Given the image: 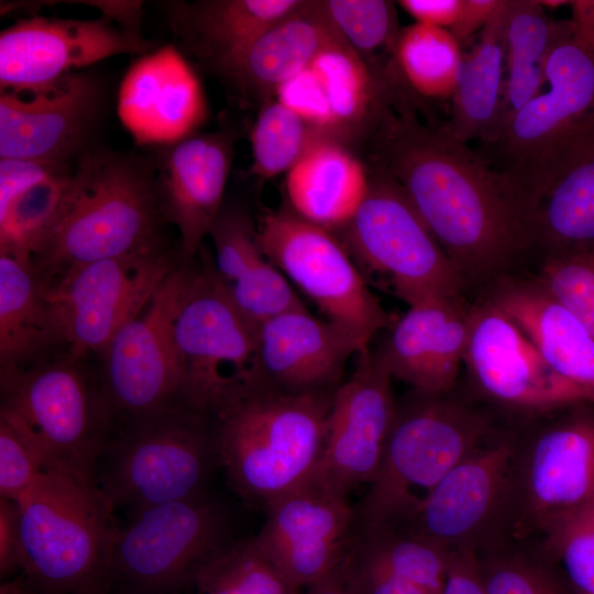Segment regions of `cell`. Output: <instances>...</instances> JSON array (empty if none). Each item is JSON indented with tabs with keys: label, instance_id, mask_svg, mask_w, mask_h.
I'll return each mask as SVG.
<instances>
[{
	"label": "cell",
	"instance_id": "2e32d148",
	"mask_svg": "<svg viewBox=\"0 0 594 594\" xmlns=\"http://www.w3.org/2000/svg\"><path fill=\"white\" fill-rule=\"evenodd\" d=\"M255 538L260 548L298 590L338 570L354 531L348 497L314 474L271 502Z\"/></svg>",
	"mask_w": 594,
	"mask_h": 594
},
{
	"label": "cell",
	"instance_id": "e0dca14e",
	"mask_svg": "<svg viewBox=\"0 0 594 594\" xmlns=\"http://www.w3.org/2000/svg\"><path fill=\"white\" fill-rule=\"evenodd\" d=\"M356 358L351 376L333 393L323 452L314 473L345 497L375 480L396 409L392 376L376 352L369 346Z\"/></svg>",
	"mask_w": 594,
	"mask_h": 594
},
{
	"label": "cell",
	"instance_id": "83f0119b",
	"mask_svg": "<svg viewBox=\"0 0 594 594\" xmlns=\"http://www.w3.org/2000/svg\"><path fill=\"white\" fill-rule=\"evenodd\" d=\"M298 0H204L169 2L175 36L196 59L222 73L275 23L296 11Z\"/></svg>",
	"mask_w": 594,
	"mask_h": 594
},
{
	"label": "cell",
	"instance_id": "9c48e42d",
	"mask_svg": "<svg viewBox=\"0 0 594 594\" xmlns=\"http://www.w3.org/2000/svg\"><path fill=\"white\" fill-rule=\"evenodd\" d=\"M370 173L369 193L339 232L359 270L383 277L410 306L458 298L469 286L400 186Z\"/></svg>",
	"mask_w": 594,
	"mask_h": 594
},
{
	"label": "cell",
	"instance_id": "f1b7e54d",
	"mask_svg": "<svg viewBox=\"0 0 594 594\" xmlns=\"http://www.w3.org/2000/svg\"><path fill=\"white\" fill-rule=\"evenodd\" d=\"M543 257L594 252V130L569 153L528 208Z\"/></svg>",
	"mask_w": 594,
	"mask_h": 594
},
{
	"label": "cell",
	"instance_id": "30bf717a",
	"mask_svg": "<svg viewBox=\"0 0 594 594\" xmlns=\"http://www.w3.org/2000/svg\"><path fill=\"white\" fill-rule=\"evenodd\" d=\"M173 336L182 372L178 403L211 415L254 382L256 327L230 300L211 258L195 268L188 263Z\"/></svg>",
	"mask_w": 594,
	"mask_h": 594
},
{
	"label": "cell",
	"instance_id": "9f6ffc18",
	"mask_svg": "<svg viewBox=\"0 0 594 594\" xmlns=\"http://www.w3.org/2000/svg\"><path fill=\"white\" fill-rule=\"evenodd\" d=\"M539 3L544 8L556 9L558 7H561L565 3H569V1L564 0H539Z\"/></svg>",
	"mask_w": 594,
	"mask_h": 594
},
{
	"label": "cell",
	"instance_id": "db71d44e",
	"mask_svg": "<svg viewBox=\"0 0 594 594\" xmlns=\"http://www.w3.org/2000/svg\"><path fill=\"white\" fill-rule=\"evenodd\" d=\"M305 594H349L337 571L306 588Z\"/></svg>",
	"mask_w": 594,
	"mask_h": 594
},
{
	"label": "cell",
	"instance_id": "ba28073f",
	"mask_svg": "<svg viewBox=\"0 0 594 594\" xmlns=\"http://www.w3.org/2000/svg\"><path fill=\"white\" fill-rule=\"evenodd\" d=\"M97 466L96 486L108 507L144 508L205 491L217 462L210 417L180 403L127 418Z\"/></svg>",
	"mask_w": 594,
	"mask_h": 594
},
{
	"label": "cell",
	"instance_id": "f546056e",
	"mask_svg": "<svg viewBox=\"0 0 594 594\" xmlns=\"http://www.w3.org/2000/svg\"><path fill=\"white\" fill-rule=\"evenodd\" d=\"M342 37L322 1H304L257 37L222 76L244 94L260 98L275 95L322 50Z\"/></svg>",
	"mask_w": 594,
	"mask_h": 594
},
{
	"label": "cell",
	"instance_id": "4316f807",
	"mask_svg": "<svg viewBox=\"0 0 594 594\" xmlns=\"http://www.w3.org/2000/svg\"><path fill=\"white\" fill-rule=\"evenodd\" d=\"M524 491L542 528L594 497V416H574L538 436L526 462Z\"/></svg>",
	"mask_w": 594,
	"mask_h": 594
},
{
	"label": "cell",
	"instance_id": "ab89813d",
	"mask_svg": "<svg viewBox=\"0 0 594 594\" xmlns=\"http://www.w3.org/2000/svg\"><path fill=\"white\" fill-rule=\"evenodd\" d=\"M252 170L261 178L287 172L319 138L310 125L279 100L266 102L251 131Z\"/></svg>",
	"mask_w": 594,
	"mask_h": 594
},
{
	"label": "cell",
	"instance_id": "4fadbf2b",
	"mask_svg": "<svg viewBox=\"0 0 594 594\" xmlns=\"http://www.w3.org/2000/svg\"><path fill=\"white\" fill-rule=\"evenodd\" d=\"M177 265L162 249L73 266L40 283L67 353L103 351Z\"/></svg>",
	"mask_w": 594,
	"mask_h": 594
},
{
	"label": "cell",
	"instance_id": "d4e9b609",
	"mask_svg": "<svg viewBox=\"0 0 594 594\" xmlns=\"http://www.w3.org/2000/svg\"><path fill=\"white\" fill-rule=\"evenodd\" d=\"M388 330L375 352L392 378L429 395L453 389L469 338V308L460 297L410 306Z\"/></svg>",
	"mask_w": 594,
	"mask_h": 594
},
{
	"label": "cell",
	"instance_id": "60d3db41",
	"mask_svg": "<svg viewBox=\"0 0 594 594\" xmlns=\"http://www.w3.org/2000/svg\"><path fill=\"white\" fill-rule=\"evenodd\" d=\"M571 583L594 594V497L543 528Z\"/></svg>",
	"mask_w": 594,
	"mask_h": 594
},
{
	"label": "cell",
	"instance_id": "f5cc1de1",
	"mask_svg": "<svg viewBox=\"0 0 594 594\" xmlns=\"http://www.w3.org/2000/svg\"><path fill=\"white\" fill-rule=\"evenodd\" d=\"M572 9L570 19L574 37L594 50V0L569 1Z\"/></svg>",
	"mask_w": 594,
	"mask_h": 594
},
{
	"label": "cell",
	"instance_id": "7a4b0ae2",
	"mask_svg": "<svg viewBox=\"0 0 594 594\" xmlns=\"http://www.w3.org/2000/svg\"><path fill=\"white\" fill-rule=\"evenodd\" d=\"M333 393L292 394L253 382L209 415L216 460L245 504L264 510L315 473Z\"/></svg>",
	"mask_w": 594,
	"mask_h": 594
},
{
	"label": "cell",
	"instance_id": "d590c367",
	"mask_svg": "<svg viewBox=\"0 0 594 594\" xmlns=\"http://www.w3.org/2000/svg\"><path fill=\"white\" fill-rule=\"evenodd\" d=\"M394 53L402 76L414 91L426 98L451 99L463 54L448 29L417 22L408 25L398 32Z\"/></svg>",
	"mask_w": 594,
	"mask_h": 594
},
{
	"label": "cell",
	"instance_id": "816d5d0a",
	"mask_svg": "<svg viewBox=\"0 0 594 594\" xmlns=\"http://www.w3.org/2000/svg\"><path fill=\"white\" fill-rule=\"evenodd\" d=\"M501 2L502 0H462L458 19L449 31L462 44L488 23Z\"/></svg>",
	"mask_w": 594,
	"mask_h": 594
},
{
	"label": "cell",
	"instance_id": "c3c4849f",
	"mask_svg": "<svg viewBox=\"0 0 594 594\" xmlns=\"http://www.w3.org/2000/svg\"><path fill=\"white\" fill-rule=\"evenodd\" d=\"M441 594H487L480 562L470 547L452 550Z\"/></svg>",
	"mask_w": 594,
	"mask_h": 594
},
{
	"label": "cell",
	"instance_id": "1f68e13d",
	"mask_svg": "<svg viewBox=\"0 0 594 594\" xmlns=\"http://www.w3.org/2000/svg\"><path fill=\"white\" fill-rule=\"evenodd\" d=\"M507 8L508 0H502L475 44L463 55L446 124L465 143L481 140L486 145L496 132L504 85Z\"/></svg>",
	"mask_w": 594,
	"mask_h": 594
},
{
	"label": "cell",
	"instance_id": "f35d334b",
	"mask_svg": "<svg viewBox=\"0 0 594 594\" xmlns=\"http://www.w3.org/2000/svg\"><path fill=\"white\" fill-rule=\"evenodd\" d=\"M209 237L215 249L212 270L229 296L253 287L275 270L261 249L257 228L244 211L222 208Z\"/></svg>",
	"mask_w": 594,
	"mask_h": 594
},
{
	"label": "cell",
	"instance_id": "681fc988",
	"mask_svg": "<svg viewBox=\"0 0 594 594\" xmlns=\"http://www.w3.org/2000/svg\"><path fill=\"white\" fill-rule=\"evenodd\" d=\"M21 571V535L19 506L0 498V575L8 578Z\"/></svg>",
	"mask_w": 594,
	"mask_h": 594
},
{
	"label": "cell",
	"instance_id": "f6af8a7d",
	"mask_svg": "<svg viewBox=\"0 0 594 594\" xmlns=\"http://www.w3.org/2000/svg\"><path fill=\"white\" fill-rule=\"evenodd\" d=\"M487 594H557L542 572L517 559L480 563Z\"/></svg>",
	"mask_w": 594,
	"mask_h": 594
},
{
	"label": "cell",
	"instance_id": "bcb514c9",
	"mask_svg": "<svg viewBox=\"0 0 594 594\" xmlns=\"http://www.w3.org/2000/svg\"><path fill=\"white\" fill-rule=\"evenodd\" d=\"M349 594H432L424 587L346 556L337 570Z\"/></svg>",
	"mask_w": 594,
	"mask_h": 594
},
{
	"label": "cell",
	"instance_id": "ee69618b",
	"mask_svg": "<svg viewBox=\"0 0 594 594\" xmlns=\"http://www.w3.org/2000/svg\"><path fill=\"white\" fill-rule=\"evenodd\" d=\"M42 472L32 448L11 425L0 419V498L16 502Z\"/></svg>",
	"mask_w": 594,
	"mask_h": 594
},
{
	"label": "cell",
	"instance_id": "5b68a950",
	"mask_svg": "<svg viewBox=\"0 0 594 594\" xmlns=\"http://www.w3.org/2000/svg\"><path fill=\"white\" fill-rule=\"evenodd\" d=\"M16 503L21 574L42 594H107L118 526L98 488L43 471Z\"/></svg>",
	"mask_w": 594,
	"mask_h": 594
},
{
	"label": "cell",
	"instance_id": "d6a6232c",
	"mask_svg": "<svg viewBox=\"0 0 594 594\" xmlns=\"http://www.w3.org/2000/svg\"><path fill=\"white\" fill-rule=\"evenodd\" d=\"M58 336L30 260L0 253L1 373L25 369Z\"/></svg>",
	"mask_w": 594,
	"mask_h": 594
},
{
	"label": "cell",
	"instance_id": "277c9868",
	"mask_svg": "<svg viewBox=\"0 0 594 594\" xmlns=\"http://www.w3.org/2000/svg\"><path fill=\"white\" fill-rule=\"evenodd\" d=\"M450 393L429 395L411 389L396 402L380 471L353 507L354 528L398 526L457 464L482 446L490 432L488 419Z\"/></svg>",
	"mask_w": 594,
	"mask_h": 594
},
{
	"label": "cell",
	"instance_id": "9a60e30c",
	"mask_svg": "<svg viewBox=\"0 0 594 594\" xmlns=\"http://www.w3.org/2000/svg\"><path fill=\"white\" fill-rule=\"evenodd\" d=\"M463 363L487 397L510 408L546 413L590 403L544 360L517 324L485 298L469 308Z\"/></svg>",
	"mask_w": 594,
	"mask_h": 594
},
{
	"label": "cell",
	"instance_id": "52a82bcc",
	"mask_svg": "<svg viewBox=\"0 0 594 594\" xmlns=\"http://www.w3.org/2000/svg\"><path fill=\"white\" fill-rule=\"evenodd\" d=\"M594 130V50L558 22L541 91L486 145L485 158L519 188L527 209L575 145ZM482 155V156H488Z\"/></svg>",
	"mask_w": 594,
	"mask_h": 594
},
{
	"label": "cell",
	"instance_id": "6da1fadb",
	"mask_svg": "<svg viewBox=\"0 0 594 594\" xmlns=\"http://www.w3.org/2000/svg\"><path fill=\"white\" fill-rule=\"evenodd\" d=\"M365 136L374 168L400 186L468 285L512 275L534 250L519 188L447 124L386 103Z\"/></svg>",
	"mask_w": 594,
	"mask_h": 594
},
{
	"label": "cell",
	"instance_id": "f907efd6",
	"mask_svg": "<svg viewBox=\"0 0 594 594\" xmlns=\"http://www.w3.org/2000/svg\"><path fill=\"white\" fill-rule=\"evenodd\" d=\"M398 3L417 23L450 29L458 19L462 0H402Z\"/></svg>",
	"mask_w": 594,
	"mask_h": 594
},
{
	"label": "cell",
	"instance_id": "7dc6e473",
	"mask_svg": "<svg viewBox=\"0 0 594 594\" xmlns=\"http://www.w3.org/2000/svg\"><path fill=\"white\" fill-rule=\"evenodd\" d=\"M68 164H54L25 158L0 160V204L41 182Z\"/></svg>",
	"mask_w": 594,
	"mask_h": 594
},
{
	"label": "cell",
	"instance_id": "8d00e7d4",
	"mask_svg": "<svg viewBox=\"0 0 594 594\" xmlns=\"http://www.w3.org/2000/svg\"><path fill=\"white\" fill-rule=\"evenodd\" d=\"M191 594H300L255 538L229 542L195 573Z\"/></svg>",
	"mask_w": 594,
	"mask_h": 594
},
{
	"label": "cell",
	"instance_id": "7402d4cb",
	"mask_svg": "<svg viewBox=\"0 0 594 594\" xmlns=\"http://www.w3.org/2000/svg\"><path fill=\"white\" fill-rule=\"evenodd\" d=\"M232 161V136L223 132L193 134L164 146L155 185L164 220L179 234L182 263H190L222 210Z\"/></svg>",
	"mask_w": 594,
	"mask_h": 594
},
{
	"label": "cell",
	"instance_id": "8992f818",
	"mask_svg": "<svg viewBox=\"0 0 594 594\" xmlns=\"http://www.w3.org/2000/svg\"><path fill=\"white\" fill-rule=\"evenodd\" d=\"M113 410L76 359L1 373L0 419L32 448L43 471L96 487Z\"/></svg>",
	"mask_w": 594,
	"mask_h": 594
},
{
	"label": "cell",
	"instance_id": "44dd1931",
	"mask_svg": "<svg viewBox=\"0 0 594 594\" xmlns=\"http://www.w3.org/2000/svg\"><path fill=\"white\" fill-rule=\"evenodd\" d=\"M364 349L305 306L294 308L256 327L254 382L292 394L333 393L351 356Z\"/></svg>",
	"mask_w": 594,
	"mask_h": 594
},
{
	"label": "cell",
	"instance_id": "8fae6325",
	"mask_svg": "<svg viewBox=\"0 0 594 594\" xmlns=\"http://www.w3.org/2000/svg\"><path fill=\"white\" fill-rule=\"evenodd\" d=\"M257 239L265 256L318 307L326 320L364 348L395 321L333 232L292 210H280L264 215Z\"/></svg>",
	"mask_w": 594,
	"mask_h": 594
},
{
	"label": "cell",
	"instance_id": "603a6c76",
	"mask_svg": "<svg viewBox=\"0 0 594 594\" xmlns=\"http://www.w3.org/2000/svg\"><path fill=\"white\" fill-rule=\"evenodd\" d=\"M513 448L481 446L457 464L417 510L394 529L449 550L466 546L488 522L506 490Z\"/></svg>",
	"mask_w": 594,
	"mask_h": 594
},
{
	"label": "cell",
	"instance_id": "4dcf8cb0",
	"mask_svg": "<svg viewBox=\"0 0 594 594\" xmlns=\"http://www.w3.org/2000/svg\"><path fill=\"white\" fill-rule=\"evenodd\" d=\"M370 188V173L345 146L314 141L288 170L286 190L292 211L331 232L355 216Z\"/></svg>",
	"mask_w": 594,
	"mask_h": 594
},
{
	"label": "cell",
	"instance_id": "7c38bea8",
	"mask_svg": "<svg viewBox=\"0 0 594 594\" xmlns=\"http://www.w3.org/2000/svg\"><path fill=\"white\" fill-rule=\"evenodd\" d=\"M229 542L224 509L207 492L154 505L118 526L112 581L134 594L172 593Z\"/></svg>",
	"mask_w": 594,
	"mask_h": 594
},
{
	"label": "cell",
	"instance_id": "b9f144b4",
	"mask_svg": "<svg viewBox=\"0 0 594 594\" xmlns=\"http://www.w3.org/2000/svg\"><path fill=\"white\" fill-rule=\"evenodd\" d=\"M323 10L343 38L361 55L395 42L394 3L384 0H327Z\"/></svg>",
	"mask_w": 594,
	"mask_h": 594
},
{
	"label": "cell",
	"instance_id": "e575fe53",
	"mask_svg": "<svg viewBox=\"0 0 594 594\" xmlns=\"http://www.w3.org/2000/svg\"><path fill=\"white\" fill-rule=\"evenodd\" d=\"M451 552L394 529L354 528L345 556L415 583L432 594H441Z\"/></svg>",
	"mask_w": 594,
	"mask_h": 594
},
{
	"label": "cell",
	"instance_id": "836d02e7",
	"mask_svg": "<svg viewBox=\"0 0 594 594\" xmlns=\"http://www.w3.org/2000/svg\"><path fill=\"white\" fill-rule=\"evenodd\" d=\"M558 22L546 15L539 0H508L502 102L495 135L486 145L543 88Z\"/></svg>",
	"mask_w": 594,
	"mask_h": 594
},
{
	"label": "cell",
	"instance_id": "5bb4252c",
	"mask_svg": "<svg viewBox=\"0 0 594 594\" xmlns=\"http://www.w3.org/2000/svg\"><path fill=\"white\" fill-rule=\"evenodd\" d=\"M187 268L188 263H179L102 351L101 387L114 414L132 418L178 403L182 372L173 318Z\"/></svg>",
	"mask_w": 594,
	"mask_h": 594
},
{
	"label": "cell",
	"instance_id": "cb8c5ba5",
	"mask_svg": "<svg viewBox=\"0 0 594 594\" xmlns=\"http://www.w3.org/2000/svg\"><path fill=\"white\" fill-rule=\"evenodd\" d=\"M118 113L139 143L167 146L195 134L207 106L197 75L169 45L132 65L120 87Z\"/></svg>",
	"mask_w": 594,
	"mask_h": 594
},
{
	"label": "cell",
	"instance_id": "484cf974",
	"mask_svg": "<svg viewBox=\"0 0 594 594\" xmlns=\"http://www.w3.org/2000/svg\"><path fill=\"white\" fill-rule=\"evenodd\" d=\"M485 299L510 318L544 360L594 404V339L537 277L509 275Z\"/></svg>",
	"mask_w": 594,
	"mask_h": 594
},
{
	"label": "cell",
	"instance_id": "3957f363",
	"mask_svg": "<svg viewBox=\"0 0 594 594\" xmlns=\"http://www.w3.org/2000/svg\"><path fill=\"white\" fill-rule=\"evenodd\" d=\"M154 169L135 156L85 151L59 211L31 255L40 283L99 260L162 250Z\"/></svg>",
	"mask_w": 594,
	"mask_h": 594
},
{
	"label": "cell",
	"instance_id": "7bdbcfd3",
	"mask_svg": "<svg viewBox=\"0 0 594 594\" xmlns=\"http://www.w3.org/2000/svg\"><path fill=\"white\" fill-rule=\"evenodd\" d=\"M536 277L594 339V252L546 256Z\"/></svg>",
	"mask_w": 594,
	"mask_h": 594
},
{
	"label": "cell",
	"instance_id": "d6986e66",
	"mask_svg": "<svg viewBox=\"0 0 594 594\" xmlns=\"http://www.w3.org/2000/svg\"><path fill=\"white\" fill-rule=\"evenodd\" d=\"M100 92L80 72L33 90H1L0 156L68 164L89 136Z\"/></svg>",
	"mask_w": 594,
	"mask_h": 594
},
{
	"label": "cell",
	"instance_id": "ac0fdd59",
	"mask_svg": "<svg viewBox=\"0 0 594 594\" xmlns=\"http://www.w3.org/2000/svg\"><path fill=\"white\" fill-rule=\"evenodd\" d=\"M152 43L102 15L22 19L0 34L1 90H33L105 58L146 52Z\"/></svg>",
	"mask_w": 594,
	"mask_h": 594
},
{
	"label": "cell",
	"instance_id": "11a10c76",
	"mask_svg": "<svg viewBox=\"0 0 594 594\" xmlns=\"http://www.w3.org/2000/svg\"><path fill=\"white\" fill-rule=\"evenodd\" d=\"M0 594H42L22 574L0 585Z\"/></svg>",
	"mask_w": 594,
	"mask_h": 594
},
{
	"label": "cell",
	"instance_id": "74e56055",
	"mask_svg": "<svg viewBox=\"0 0 594 594\" xmlns=\"http://www.w3.org/2000/svg\"><path fill=\"white\" fill-rule=\"evenodd\" d=\"M70 169H57L0 204V253L30 260L63 204Z\"/></svg>",
	"mask_w": 594,
	"mask_h": 594
},
{
	"label": "cell",
	"instance_id": "ffe728a7",
	"mask_svg": "<svg viewBox=\"0 0 594 594\" xmlns=\"http://www.w3.org/2000/svg\"><path fill=\"white\" fill-rule=\"evenodd\" d=\"M386 92L363 57L342 37L283 84L275 96L319 138L341 143L367 134L388 101Z\"/></svg>",
	"mask_w": 594,
	"mask_h": 594
}]
</instances>
